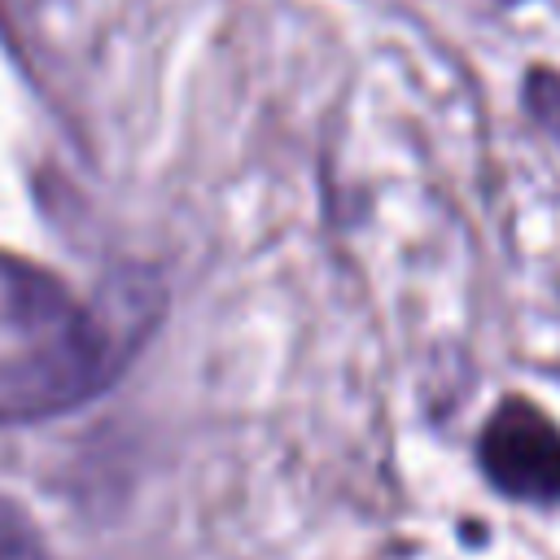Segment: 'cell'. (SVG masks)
<instances>
[{
  "label": "cell",
  "mask_w": 560,
  "mask_h": 560,
  "mask_svg": "<svg viewBox=\"0 0 560 560\" xmlns=\"http://www.w3.org/2000/svg\"><path fill=\"white\" fill-rule=\"evenodd\" d=\"M153 319L158 298L136 280H114L96 302L31 332L26 350L0 359V424H35L109 389Z\"/></svg>",
  "instance_id": "1"
},
{
  "label": "cell",
  "mask_w": 560,
  "mask_h": 560,
  "mask_svg": "<svg viewBox=\"0 0 560 560\" xmlns=\"http://www.w3.org/2000/svg\"><path fill=\"white\" fill-rule=\"evenodd\" d=\"M486 481L516 503L560 508V424L534 398H503L477 438Z\"/></svg>",
  "instance_id": "2"
},
{
  "label": "cell",
  "mask_w": 560,
  "mask_h": 560,
  "mask_svg": "<svg viewBox=\"0 0 560 560\" xmlns=\"http://www.w3.org/2000/svg\"><path fill=\"white\" fill-rule=\"evenodd\" d=\"M0 560H52L31 512L0 494Z\"/></svg>",
  "instance_id": "3"
}]
</instances>
